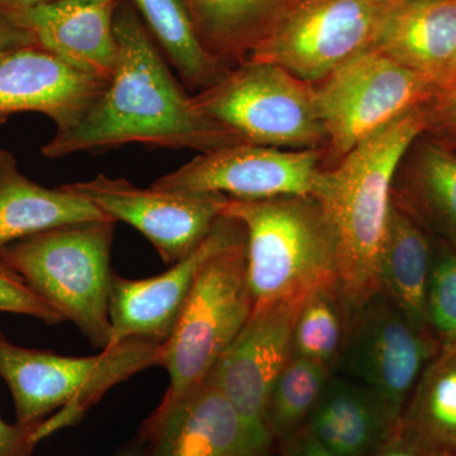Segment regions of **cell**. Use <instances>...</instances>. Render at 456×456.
I'll list each match as a JSON object with an SVG mask.
<instances>
[{"label": "cell", "instance_id": "d590c367", "mask_svg": "<svg viewBox=\"0 0 456 456\" xmlns=\"http://www.w3.org/2000/svg\"><path fill=\"white\" fill-rule=\"evenodd\" d=\"M143 450L141 448H130L123 450V452H118V454L113 456H142Z\"/></svg>", "mask_w": 456, "mask_h": 456}, {"label": "cell", "instance_id": "8d00e7d4", "mask_svg": "<svg viewBox=\"0 0 456 456\" xmlns=\"http://www.w3.org/2000/svg\"><path fill=\"white\" fill-rule=\"evenodd\" d=\"M443 77H448L449 80H452V83L456 84V59L455 61L452 62V66H450L449 70L446 71V74L444 75Z\"/></svg>", "mask_w": 456, "mask_h": 456}, {"label": "cell", "instance_id": "7c38bea8", "mask_svg": "<svg viewBox=\"0 0 456 456\" xmlns=\"http://www.w3.org/2000/svg\"><path fill=\"white\" fill-rule=\"evenodd\" d=\"M317 149L283 151L237 143L196 156L152 183L151 188L187 193H218L231 200L314 197L321 174Z\"/></svg>", "mask_w": 456, "mask_h": 456}, {"label": "cell", "instance_id": "836d02e7", "mask_svg": "<svg viewBox=\"0 0 456 456\" xmlns=\"http://www.w3.org/2000/svg\"><path fill=\"white\" fill-rule=\"evenodd\" d=\"M53 0H0V9H20L44 4Z\"/></svg>", "mask_w": 456, "mask_h": 456}, {"label": "cell", "instance_id": "9a60e30c", "mask_svg": "<svg viewBox=\"0 0 456 456\" xmlns=\"http://www.w3.org/2000/svg\"><path fill=\"white\" fill-rule=\"evenodd\" d=\"M123 0H53L3 9L32 33L41 49L77 70L110 83L118 61L114 17Z\"/></svg>", "mask_w": 456, "mask_h": 456}, {"label": "cell", "instance_id": "9c48e42d", "mask_svg": "<svg viewBox=\"0 0 456 456\" xmlns=\"http://www.w3.org/2000/svg\"><path fill=\"white\" fill-rule=\"evenodd\" d=\"M383 51H364L314 88L327 142L344 158L375 131L412 110L430 84Z\"/></svg>", "mask_w": 456, "mask_h": 456}, {"label": "cell", "instance_id": "cb8c5ba5", "mask_svg": "<svg viewBox=\"0 0 456 456\" xmlns=\"http://www.w3.org/2000/svg\"><path fill=\"white\" fill-rule=\"evenodd\" d=\"M402 422L441 456H456V350L431 360Z\"/></svg>", "mask_w": 456, "mask_h": 456}, {"label": "cell", "instance_id": "d6986e66", "mask_svg": "<svg viewBox=\"0 0 456 456\" xmlns=\"http://www.w3.org/2000/svg\"><path fill=\"white\" fill-rule=\"evenodd\" d=\"M107 220L86 198L27 178L14 155L0 149V248L53 228Z\"/></svg>", "mask_w": 456, "mask_h": 456}, {"label": "cell", "instance_id": "8992f818", "mask_svg": "<svg viewBox=\"0 0 456 456\" xmlns=\"http://www.w3.org/2000/svg\"><path fill=\"white\" fill-rule=\"evenodd\" d=\"M246 275L245 236L200 268L158 365L169 374L165 401L182 397L207 379L253 314Z\"/></svg>", "mask_w": 456, "mask_h": 456}, {"label": "cell", "instance_id": "603a6c76", "mask_svg": "<svg viewBox=\"0 0 456 456\" xmlns=\"http://www.w3.org/2000/svg\"><path fill=\"white\" fill-rule=\"evenodd\" d=\"M132 3L185 88L202 92L227 73L200 44L184 0H132Z\"/></svg>", "mask_w": 456, "mask_h": 456}, {"label": "cell", "instance_id": "7a4b0ae2", "mask_svg": "<svg viewBox=\"0 0 456 456\" xmlns=\"http://www.w3.org/2000/svg\"><path fill=\"white\" fill-rule=\"evenodd\" d=\"M424 125L413 110L402 114L350 150L334 170L321 174L314 198L334 231L338 288L349 314L380 292L393 179Z\"/></svg>", "mask_w": 456, "mask_h": 456}, {"label": "cell", "instance_id": "44dd1931", "mask_svg": "<svg viewBox=\"0 0 456 456\" xmlns=\"http://www.w3.org/2000/svg\"><path fill=\"white\" fill-rule=\"evenodd\" d=\"M302 0H184L198 38L226 70L244 64Z\"/></svg>", "mask_w": 456, "mask_h": 456}, {"label": "cell", "instance_id": "e0dca14e", "mask_svg": "<svg viewBox=\"0 0 456 456\" xmlns=\"http://www.w3.org/2000/svg\"><path fill=\"white\" fill-rule=\"evenodd\" d=\"M145 456H241L239 417L208 380L182 397L161 401L143 428Z\"/></svg>", "mask_w": 456, "mask_h": 456}, {"label": "cell", "instance_id": "52a82bcc", "mask_svg": "<svg viewBox=\"0 0 456 456\" xmlns=\"http://www.w3.org/2000/svg\"><path fill=\"white\" fill-rule=\"evenodd\" d=\"M191 98L246 143L307 150L327 142L314 86L279 65L248 60Z\"/></svg>", "mask_w": 456, "mask_h": 456}, {"label": "cell", "instance_id": "7402d4cb", "mask_svg": "<svg viewBox=\"0 0 456 456\" xmlns=\"http://www.w3.org/2000/svg\"><path fill=\"white\" fill-rule=\"evenodd\" d=\"M432 255L422 228L393 203L380 260V292L417 329L428 331V292Z\"/></svg>", "mask_w": 456, "mask_h": 456}, {"label": "cell", "instance_id": "83f0119b", "mask_svg": "<svg viewBox=\"0 0 456 456\" xmlns=\"http://www.w3.org/2000/svg\"><path fill=\"white\" fill-rule=\"evenodd\" d=\"M428 323L440 351L456 350V253H444L432 260Z\"/></svg>", "mask_w": 456, "mask_h": 456}, {"label": "cell", "instance_id": "6da1fadb", "mask_svg": "<svg viewBox=\"0 0 456 456\" xmlns=\"http://www.w3.org/2000/svg\"><path fill=\"white\" fill-rule=\"evenodd\" d=\"M114 33L119 53L112 79L79 121L42 146L45 158L94 154L131 143L202 154L246 143L197 110L132 0L117 9Z\"/></svg>", "mask_w": 456, "mask_h": 456}, {"label": "cell", "instance_id": "d6a6232c", "mask_svg": "<svg viewBox=\"0 0 456 456\" xmlns=\"http://www.w3.org/2000/svg\"><path fill=\"white\" fill-rule=\"evenodd\" d=\"M279 449L283 456H335L321 445L305 428L285 440L279 445Z\"/></svg>", "mask_w": 456, "mask_h": 456}, {"label": "cell", "instance_id": "277c9868", "mask_svg": "<svg viewBox=\"0 0 456 456\" xmlns=\"http://www.w3.org/2000/svg\"><path fill=\"white\" fill-rule=\"evenodd\" d=\"M160 346L127 340L99 355L75 358L18 346L0 331V377L13 395L18 424L35 428L36 445L79 421L114 384L158 365Z\"/></svg>", "mask_w": 456, "mask_h": 456}, {"label": "cell", "instance_id": "ba28073f", "mask_svg": "<svg viewBox=\"0 0 456 456\" xmlns=\"http://www.w3.org/2000/svg\"><path fill=\"white\" fill-rule=\"evenodd\" d=\"M395 3L302 0L248 60L281 66L305 83L322 82L345 62L373 49Z\"/></svg>", "mask_w": 456, "mask_h": 456}, {"label": "cell", "instance_id": "1f68e13d", "mask_svg": "<svg viewBox=\"0 0 456 456\" xmlns=\"http://www.w3.org/2000/svg\"><path fill=\"white\" fill-rule=\"evenodd\" d=\"M35 428L17 424H5L0 419V456H31L35 444L32 434Z\"/></svg>", "mask_w": 456, "mask_h": 456}, {"label": "cell", "instance_id": "ac0fdd59", "mask_svg": "<svg viewBox=\"0 0 456 456\" xmlns=\"http://www.w3.org/2000/svg\"><path fill=\"white\" fill-rule=\"evenodd\" d=\"M401 424L374 393L332 374L305 428L335 456H370Z\"/></svg>", "mask_w": 456, "mask_h": 456}, {"label": "cell", "instance_id": "5bb4252c", "mask_svg": "<svg viewBox=\"0 0 456 456\" xmlns=\"http://www.w3.org/2000/svg\"><path fill=\"white\" fill-rule=\"evenodd\" d=\"M244 236L239 221L222 216L211 233L167 272L137 281L113 273L108 303L112 332L107 350L127 340L163 345L175 327L200 268L213 255Z\"/></svg>", "mask_w": 456, "mask_h": 456}, {"label": "cell", "instance_id": "4dcf8cb0", "mask_svg": "<svg viewBox=\"0 0 456 456\" xmlns=\"http://www.w3.org/2000/svg\"><path fill=\"white\" fill-rule=\"evenodd\" d=\"M38 46L31 32L14 22L7 12L0 9V62L17 51Z\"/></svg>", "mask_w": 456, "mask_h": 456}, {"label": "cell", "instance_id": "ffe728a7", "mask_svg": "<svg viewBox=\"0 0 456 456\" xmlns=\"http://www.w3.org/2000/svg\"><path fill=\"white\" fill-rule=\"evenodd\" d=\"M374 47L431 80L443 77L456 59V0H397Z\"/></svg>", "mask_w": 456, "mask_h": 456}, {"label": "cell", "instance_id": "30bf717a", "mask_svg": "<svg viewBox=\"0 0 456 456\" xmlns=\"http://www.w3.org/2000/svg\"><path fill=\"white\" fill-rule=\"evenodd\" d=\"M302 303L254 308L242 331L207 377L239 417L241 456H270L274 448L266 406L278 375L292 355V330Z\"/></svg>", "mask_w": 456, "mask_h": 456}, {"label": "cell", "instance_id": "8fae6325", "mask_svg": "<svg viewBox=\"0 0 456 456\" xmlns=\"http://www.w3.org/2000/svg\"><path fill=\"white\" fill-rule=\"evenodd\" d=\"M439 353L430 332L413 326L379 292L351 312L344 353L336 370L374 393L403 421L419 378Z\"/></svg>", "mask_w": 456, "mask_h": 456}, {"label": "cell", "instance_id": "4fadbf2b", "mask_svg": "<svg viewBox=\"0 0 456 456\" xmlns=\"http://www.w3.org/2000/svg\"><path fill=\"white\" fill-rule=\"evenodd\" d=\"M62 188L139 230L167 265L187 256L211 233L228 202L224 194L143 189L104 174Z\"/></svg>", "mask_w": 456, "mask_h": 456}, {"label": "cell", "instance_id": "2e32d148", "mask_svg": "<svg viewBox=\"0 0 456 456\" xmlns=\"http://www.w3.org/2000/svg\"><path fill=\"white\" fill-rule=\"evenodd\" d=\"M107 86L40 46L27 47L0 62V123L35 112L53 119L56 132L68 130Z\"/></svg>", "mask_w": 456, "mask_h": 456}, {"label": "cell", "instance_id": "5b68a950", "mask_svg": "<svg viewBox=\"0 0 456 456\" xmlns=\"http://www.w3.org/2000/svg\"><path fill=\"white\" fill-rule=\"evenodd\" d=\"M116 221L53 228L0 248V263L16 272L65 321L102 351L110 342V255Z\"/></svg>", "mask_w": 456, "mask_h": 456}, {"label": "cell", "instance_id": "484cf974", "mask_svg": "<svg viewBox=\"0 0 456 456\" xmlns=\"http://www.w3.org/2000/svg\"><path fill=\"white\" fill-rule=\"evenodd\" d=\"M332 374L318 362L290 355L266 406V422L278 446L305 428Z\"/></svg>", "mask_w": 456, "mask_h": 456}, {"label": "cell", "instance_id": "4316f807", "mask_svg": "<svg viewBox=\"0 0 456 456\" xmlns=\"http://www.w3.org/2000/svg\"><path fill=\"white\" fill-rule=\"evenodd\" d=\"M419 182L426 206L456 245V156L437 146L428 147Z\"/></svg>", "mask_w": 456, "mask_h": 456}, {"label": "cell", "instance_id": "3957f363", "mask_svg": "<svg viewBox=\"0 0 456 456\" xmlns=\"http://www.w3.org/2000/svg\"><path fill=\"white\" fill-rule=\"evenodd\" d=\"M224 216L245 230L246 275L254 308L305 301L312 290L338 284L334 231L314 197L228 198Z\"/></svg>", "mask_w": 456, "mask_h": 456}, {"label": "cell", "instance_id": "d4e9b609", "mask_svg": "<svg viewBox=\"0 0 456 456\" xmlns=\"http://www.w3.org/2000/svg\"><path fill=\"white\" fill-rule=\"evenodd\" d=\"M349 312L338 284L322 285L303 301L292 330V355L335 371L349 331Z\"/></svg>", "mask_w": 456, "mask_h": 456}, {"label": "cell", "instance_id": "f546056e", "mask_svg": "<svg viewBox=\"0 0 456 456\" xmlns=\"http://www.w3.org/2000/svg\"><path fill=\"white\" fill-rule=\"evenodd\" d=\"M370 456H441L402 422Z\"/></svg>", "mask_w": 456, "mask_h": 456}, {"label": "cell", "instance_id": "f1b7e54d", "mask_svg": "<svg viewBox=\"0 0 456 456\" xmlns=\"http://www.w3.org/2000/svg\"><path fill=\"white\" fill-rule=\"evenodd\" d=\"M0 312L25 314L49 326L64 322V317L41 298L16 272L0 263Z\"/></svg>", "mask_w": 456, "mask_h": 456}, {"label": "cell", "instance_id": "e575fe53", "mask_svg": "<svg viewBox=\"0 0 456 456\" xmlns=\"http://www.w3.org/2000/svg\"><path fill=\"white\" fill-rule=\"evenodd\" d=\"M448 121L456 127V97L450 102L448 107Z\"/></svg>", "mask_w": 456, "mask_h": 456}]
</instances>
